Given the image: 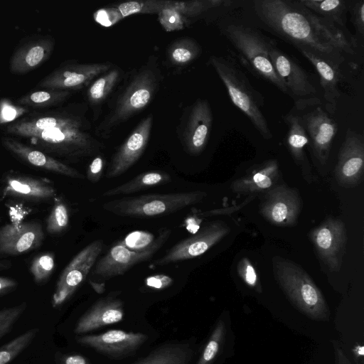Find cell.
Returning a JSON list of instances; mask_svg holds the SVG:
<instances>
[{"instance_id": "obj_1", "label": "cell", "mask_w": 364, "mask_h": 364, "mask_svg": "<svg viewBox=\"0 0 364 364\" xmlns=\"http://www.w3.org/2000/svg\"><path fill=\"white\" fill-rule=\"evenodd\" d=\"M6 132L28 139L44 151L75 163L96 156L105 148L92 134L83 113L60 112L24 119L8 126Z\"/></svg>"}, {"instance_id": "obj_2", "label": "cell", "mask_w": 364, "mask_h": 364, "mask_svg": "<svg viewBox=\"0 0 364 364\" xmlns=\"http://www.w3.org/2000/svg\"><path fill=\"white\" fill-rule=\"evenodd\" d=\"M253 4L258 18L296 48H308L337 68L343 62L342 52L317 36L297 0H255Z\"/></svg>"}, {"instance_id": "obj_3", "label": "cell", "mask_w": 364, "mask_h": 364, "mask_svg": "<svg viewBox=\"0 0 364 364\" xmlns=\"http://www.w3.org/2000/svg\"><path fill=\"white\" fill-rule=\"evenodd\" d=\"M274 277L289 301L305 316L328 321L330 311L318 287L294 262L280 257L272 259Z\"/></svg>"}, {"instance_id": "obj_4", "label": "cell", "mask_w": 364, "mask_h": 364, "mask_svg": "<svg viewBox=\"0 0 364 364\" xmlns=\"http://www.w3.org/2000/svg\"><path fill=\"white\" fill-rule=\"evenodd\" d=\"M160 78L155 63L149 62L140 68L129 79L110 112L96 128L95 134L108 136L115 127L146 107L159 85Z\"/></svg>"}, {"instance_id": "obj_5", "label": "cell", "mask_w": 364, "mask_h": 364, "mask_svg": "<svg viewBox=\"0 0 364 364\" xmlns=\"http://www.w3.org/2000/svg\"><path fill=\"white\" fill-rule=\"evenodd\" d=\"M206 196L202 191L144 194L109 200L102 208L121 217L149 218L173 214L200 203Z\"/></svg>"}, {"instance_id": "obj_6", "label": "cell", "mask_w": 364, "mask_h": 364, "mask_svg": "<svg viewBox=\"0 0 364 364\" xmlns=\"http://www.w3.org/2000/svg\"><path fill=\"white\" fill-rule=\"evenodd\" d=\"M209 63L225 85L232 103L247 117L263 138L271 139L272 134L260 109L261 97L235 60L229 56L212 55Z\"/></svg>"}, {"instance_id": "obj_7", "label": "cell", "mask_w": 364, "mask_h": 364, "mask_svg": "<svg viewBox=\"0 0 364 364\" xmlns=\"http://www.w3.org/2000/svg\"><path fill=\"white\" fill-rule=\"evenodd\" d=\"M224 33L252 72L289 95L269 58V50L272 40L264 37L258 31L242 25H228Z\"/></svg>"}, {"instance_id": "obj_8", "label": "cell", "mask_w": 364, "mask_h": 364, "mask_svg": "<svg viewBox=\"0 0 364 364\" xmlns=\"http://www.w3.org/2000/svg\"><path fill=\"white\" fill-rule=\"evenodd\" d=\"M171 232L170 228H161L153 243L142 250H133L119 242H117L97 259L93 269L94 274L102 279H109L124 274L138 264L150 260L165 245Z\"/></svg>"}, {"instance_id": "obj_9", "label": "cell", "mask_w": 364, "mask_h": 364, "mask_svg": "<svg viewBox=\"0 0 364 364\" xmlns=\"http://www.w3.org/2000/svg\"><path fill=\"white\" fill-rule=\"evenodd\" d=\"M269 55L280 80L287 87L289 96L294 101L296 109L304 110L318 105L316 90L305 70L290 56L278 48L272 41Z\"/></svg>"}, {"instance_id": "obj_10", "label": "cell", "mask_w": 364, "mask_h": 364, "mask_svg": "<svg viewBox=\"0 0 364 364\" xmlns=\"http://www.w3.org/2000/svg\"><path fill=\"white\" fill-rule=\"evenodd\" d=\"M103 240H96L81 250L60 274L53 294L51 304L58 308L65 303L83 283L97 261Z\"/></svg>"}, {"instance_id": "obj_11", "label": "cell", "mask_w": 364, "mask_h": 364, "mask_svg": "<svg viewBox=\"0 0 364 364\" xmlns=\"http://www.w3.org/2000/svg\"><path fill=\"white\" fill-rule=\"evenodd\" d=\"M230 231V228L225 223L211 222L193 235L174 245L162 257L153 261L150 267L165 266L197 257L220 241Z\"/></svg>"}, {"instance_id": "obj_12", "label": "cell", "mask_w": 364, "mask_h": 364, "mask_svg": "<svg viewBox=\"0 0 364 364\" xmlns=\"http://www.w3.org/2000/svg\"><path fill=\"white\" fill-rule=\"evenodd\" d=\"M301 207L302 202L298 191L281 185L266 193L260 204L259 212L271 224L289 227L296 223Z\"/></svg>"}, {"instance_id": "obj_13", "label": "cell", "mask_w": 364, "mask_h": 364, "mask_svg": "<svg viewBox=\"0 0 364 364\" xmlns=\"http://www.w3.org/2000/svg\"><path fill=\"white\" fill-rule=\"evenodd\" d=\"M316 251L328 269L340 270L347 241L343 222L329 218L314 228L310 235Z\"/></svg>"}, {"instance_id": "obj_14", "label": "cell", "mask_w": 364, "mask_h": 364, "mask_svg": "<svg viewBox=\"0 0 364 364\" xmlns=\"http://www.w3.org/2000/svg\"><path fill=\"white\" fill-rule=\"evenodd\" d=\"M147 339L148 336L142 333L111 330L97 335L80 336L76 341L109 358L123 359L134 354Z\"/></svg>"}, {"instance_id": "obj_15", "label": "cell", "mask_w": 364, "mask_h": 364, "mask_svg": "<svg viewBox=\"0 0 364 364\" xmlns=\"http://www.w3.org/2000/svg\"><path fill=\"white\" fill-rule=\"evenodd\" d=\"M363 136L348 129L338 154L335 169L336 180L342 186H357L363 181Z\"/></svg>"}, {"instance_id": "obj_16", "label": "cell", "mask_w": 364, "mask_h": 364, "mask_svg": "<svg viewBox=\"0 0 364 364\" xmlns=\"http://www.w3.org/2000/svg\"><path fill=\"white\" fill-rule=\"evenodd\" d=\"M152 123L153 116L150 114L138 124L112 156L106 172L107 178L122 175L140 159L146 148Z\"/></svg>"}, {"instance_id": "obj_17", "label": "cell", "mask_w": 364, "mask_h": 364, "mask_svg": "<svg viewBox=\"0 0 364 364\" xmlns=\"http://www.w3.org/2000/svg\"><path fill=\"white\" fill-rule=\"evenodd\" d=\"M317 161L325 164L338 131L337 123L320 106L300 116Z\"/></svg>"}, {"instance_id": "obj_18", "label": "cell", "mask_w": 364, "mask_h": 364, "mask_svg": "<svg viewBox=\"0 0 364 364\" xmlns=\"http://www.w3.org/2000/svg\"><path fill=\"white\" fill-rule=\"evenodd\" d=\"M112 66L108 62L68 64L54 70L37 87L68 91L77 90L110 70Z\"/></svg>"}, {"instance_id": "obj_19", "label": "cell", "mask_w": 364, "mask_h": 364, "mask_svg": "<svg viewBox=\"0 0 364 364\" xmlns=\"http://www.w3.org/2000/svg\"><path fill=\"white\" fill-rule=\"evenodd\" d=\"M120 291L111 292L97 300L79 318L74 329L77 334L121 321L124 315V302L117 297Z\"/></svg>"}, {"instance_id": "obj_20", "label": "cell", "mask_w": 364, "mask_h": 364, "mask_svg": "<svg viewBox=\"0 0 364 364\" xmlns=\"http://www.w3.org/2000/svg\"><path fill=\"white\" fill-rule=\"evenodd\" d=\"M44 237L41 224L35 222L7 224L0 229V254H23L38 247Z\"/></svg>"}, {"instance_id": "obj_21", "label": "cell", "mask_w": 364, "mask_h": 364, "mask_svg": "<svg viewBox=\"0 0 364 364\" xmlns=\"http://www.w3.org/2000/svg\"><path fill=\"white\" fill-rule=\"evenodd\" d=\"M213 115L206 100L198 99L192 106L183 134L186 150L192 155L205 149L212 127Z\"/></svg>"}, {"instance_id": "obj_22", "label": "cell", "mask_w": 364, "mask_h": 364, "mask_svg": "<svg viewBox=\"0 0 364 364\" xmlns=\"http://www.w3.org/2000/svg\"><path fill=\"white\" fill-rule=\"evenodd\" d=\"M2 142L9 151L33 166L73 178L84 179L85 177L77 169L13 138L4 137Z\"/></svg>"}, {"instance_id": "obj_23", "label": "cell", "mask_w": 364, "mask_h": 364, "mask_svg": "<svg viewBox=\"0 0 364 364\" xmlns=\"http://www.w3.org/2000/svg\"><path fill=\"white\" fill-rule=\"evenodd\" d=\"M296 48L309 60L317 71L326 101V109L329 113L333 114L336 109L338 99L341 96L338 89V68L308 48L303 47Z\"/></svg>"}, {"instance_id": "obj_24", "label": "cell", "mask_w": 364, "mask_h": 364, "mask_svg": "<svg viewBox=\"0 0 364 364\" xmlns=\"http://www.w3.org/2000/svg\"><path fill=\"white\" fill-rule=\"evenodd\" d=\"M3 194L41 201L55 198L57 193L55 188L44 180L25 176H11L6 179Z\"/></svg>"}, {"instance_id": "obj_25", "label": "cell", "mask_w": 364, "mask_h": 364, "mask_svg": "<svg viewBox=\"0 0 364 364\" xmlns=\"http://www.w3.org/2000/svg\"><path fill=\"white\" fill-rule=\"evenodd\" d=\"M297 1L321 41L342 53H355L356 41L353 38L347 36L341 27L332 21L316 15Z\"/></svg>"}, {"instance_id": "obj_26", "label": "cell", "mask_w": 364, "mask_h": 364, "mask_svg": "<svg viewBox=\"0 0 364 364\" xmlns=\"http://www.w3.org/2000/svg\"><path fill=\"white\" fill-rule=\"evenodd\" d=\"M54 46L51 39H39L21 47L12 56L10 70L23 74L37 68L50 55Z\"/></svg>"}, {"instance_id": "obj_27", "label": "cell", "mask_w": 364, "mask_h": 364, "mask_svg": "<svg viewBox=\"0 0 364 364\" xmlns=\"http://www.w3.org/2000/svg\"><path fill=\"white\" fill-rule=\"evenodd\" d=\"M279 176L277 161L269 160L257 166L245 177L234 181L231 186L235 193H253L269 191Z\"/></svg>"}, {"instance_id": "obj_28", "label": "cell", "mask_w": 364, "mask_h": 364, "mask_svg": "<svg viewBox=\"0 0 364 364\" xmlns=\"http://www.w3.org/2000/svg\"><path fill=\"white\" fill-rule=\"evenodd\" d=\"M194 353L190 343L171 342L155 348L146 357L132 364H191Z\"/></svg>"}, {"instance_id": "obj_29", "label": "cell", "mask_w": 364, "mask_h": 364, "mask_svg": "<svg viewBox=\"0 0 364 364\" xmlns=\"http://www.w3.org/2000/svg\"><path fill=\"white\" fill-rule=\"evenodd\" d=\"M171 181V177L166 171L158 170L146 171L138 174L124 183L105 191L102 194V197L129 195Z\"/></svg>"}, {"instance_id": "obj_30", "label": "cell", "mask_w": 364, "mask_h": 364, "mask_svg": "<svg viewBox=\"0 0 364 364\" xmlns=\"http://www.w3.org/2000/svg\"><path fill=\"white\" fill-rule=\"evenodd\" d=\"M288 127L286 144L295 162L302 166L305 160L304 148L309 143L300 116L289 113L284 117Z\"/></svg>"}, {"instance_id": "obj_31", "label": "cell", "mask_w": 364, "mask_h": 364, "mask_svg": "<svg viewBox=\"0 0 364 364\" xmlns=\"http://www.w3.org/2000/svg\"><path fill=\"white\" fill-rule=\"evenodd\" d=\"M316 15L332 21L341 27L346 26L348 3L343 0H298Z\"/></svg>"}, {"instance_id": "obj_32", "label": "cell", "mask_w": 364, "mask_h": 364, "mask_svg": "<svg viewBox=\"0 0 364 364\" xmlns=\"http://www.w3.org/2000/svg\"><path fill=\"white\" fill-rule=\"evenodd\" d=\"M200 51V47L196 41L190 38H183L171 43L166 53L171 64L181 66L194 60Z\"/></svg>"}, {"instance_id": "obj_33", "label": "cell", "mask_w": 364, "mask_h": 364, "mask_svg": "<svg viewBox=\"0 0 364 364\" xmlns=\"http://www.w3.org/2000/svg\"><path fill=\"white\" fill-rule=\"evenodd\" d=\"M233 3L230 0L165 1L166 6L176 9L188 19L198 17L212 9L228 7Z\"/></svg>"}, {"instance_id": "obj_34", "label": "cell", "mask_w": 364, "mask_h": 364, "mask_svg": "<svg viewBox=\"0 0 364 364\" xmlns=\"http://www.w3.org/2000/svg\"><path fill=\"white\" fill-rule=\"evenodd\" d=\"M119 77V69L115 68L102 74L95 80L87 91L90 104L98 105L102 103L118 82Z\"/></svg>"}, {"instance_id": "obj_35", "label": "cell", "mask_w": 364, "mask_h": 364, "mask_svg": "<svg viewBox=\"0 0 364 364\" xmlns=\"http://www.w3.org/2000/svg\"><path fill=\"white\" fill-rule=\"evenodd\" d=\"M39 332L33 328L21 333L0 347V364H9L33 342Z\"/></svg>"}, {"instance_id": "obj_36", "label": "cell", "mask_w": 364, "mask_h": 364, "mask_svg": "<svg viewBox=\"0 0 364 364\" xmlns=\"http://www.w3.org/2000/svg\"><path fill=\"white\" fill-rule=\"evenodd\" d=\"M70 95V92L48 89L29 93L18 100V103L30 107H46L63 102Z\"/></svg>"}, {"instance_id": "obj_37", "label": "cell", "mask_w": 364, "mask_h": 364, "mask_svg": "<svg viewBox=\"0 0 364 364\" xmlns=\"http://www.w3.org/2000/svg\"><path fill=\"white\" fill-rule=\"evenodd\" d=\"M226 332L225 321L220 319L196 364H213L224 344Z\"/></svg>"}, {"instance_id": "obj_38", "label": "cell", "mask_w": 364, "mask_h": 364, "mask_svg": "<svg viewBox=\"0 0 364 364\" xmlns=\"http://www.w3.org/2000/svg\"><path fill=\"white\" fill-rule=\"evenodd\" d=\"M164 4V0H139L123 2L116 7L124 18L137 14H158Z\"/></svg>"}, {"instance_id": "obj_39", "label": "cell", "mask_w": 364, "mask_h": 364, "mask_svg": "<svg viewBox=\"0 0 364 364\" xmlns=\"http://www.w3.org/2000/svg\"><path fill=\"white\" fill-rule=\"evenodd\" d=\"M69 211L66 204L56 200L47 218L46 230L50 234H58L64 231L69 224Z\"/></svg>"}, {"instance_id": "obj_40", "label": "cell", "mask_w": 364, "mask_h": 364, "mask_svg": "<svg viewBox=\"0 0 364 364\" xmlns=\"http://www.w3.org/2000/svg\"><path fill=\"white\" fill-rule=\"evenodd\" d=\"M55 267V259L53 253H45L33 259L30 272L34 281L41 284L45 282L52 274Z\"/></svg>"}, {"instance_id": "obj_41", "label": "cell", "mask_w": 364, "mask_h": 364, "mask_svg": "<svg viewBox=\"0 0 364 364\" xmlns=\"http://www.w3.org/2000/svg\"><path fill=\"white\" fill-rule=\"evenodd\" d=\"M157 15L161 26L167 32L182 30L190 22L188 18L178 11L165 4L164 8Z\"/></svg>"}, {"instance_id": "obj_42", "label": "cell", "mask_w": 364, "mask_h": 364, "mask_svg": "<svg viewBox=\"0 0 364 364\" xmlns=\"http://www.w3.org/2000/svg\"><path fill=\"white\" fill-rule=\"evenodd\" d=\"M27 304L23 302L18 305L0 310V339L9 333L15 323L25 311Z\"/></svg>"}, {"instance_id": "obj_43", "label": "cell", "mask_w": 364, "mask_h": 364, "mask_svg": "<svg viewBox=\"0 0 364 364\" xmlns=\"http://www.w3.org/2000/svg\"><path fill=\"white\" fill-rule=\"evenodd\" d=\"M154 235L145 231H134L127 235L122 241L124 246L133 250H142L147 248L154 241Z\"/></svg>"}, {"instance_id": "obj_44", "label": "cell", "mask_w": 364, "mask_h": 364, "mask_svg": "<svg viewBox=\"0 0 364 364\" xmlns=\"http://www.w3.org/2000/svg\"><path fill=\"white\" fill-rule=\"evenodd\" d=\"M237 272L244 282L260 293L262 287L256 271L247 258H242L237 264Z\"/></svg>"}, {"instance_id": "obj_45", "label": "cell", "mask_w": 364, "mask_h": 364, "mask_svg": "<svg viewBox=\"0 0 364 364\" xmlns=\"http://www.w3.org/2000/svg\"><path fill=\"white\" fill-rule=\"evenodd\" d=\"M95 21L105 27H109L123 18L120 11L116 6L105 7L94 13Z\"/></svg>"}, {"instance_id": "obj_46", "label": "cell", "mask_w": 364, "mask_h": 364, "mask_svg": "<svg viewBox=\"0 0 364 364\" xmlns=\"http://www.w3.org/2000/svg\"><path fill=\"white\" fill-rule=\"evenodd\" d=\"M352 23L357 34L363 36L364 33V1L359 0L348 4Z\"/></svg>"}, {"instance_id": "obj_47", "label": "cell", "mask_w": 364, "mask_h": 364, "mask_svg": "<svg viewBox=\"0 0 364 364\" xmlns=\"http://www.w3.org/2000/svg\"><path fill=\"white\" fill-rule=\"evenodd\" d=\"M26 109L23 107H16L7 101L0 104V124H4L16 119L22 115Z\"/></svg>"}, {"instance_id": "obj_48", "label": "cell", "mask_w": 364, "mask_h": 364, "mask_svg": "<svg viewBox=\"0 0 364 364\" xmlns=\"http://www.w3.org/2000/svg\"><path fill=\"white\" fill-rule=\"evenodd\" d=\"M105 161L100 155H97L90 163L87 169V178L92 183H97L103 173Z\"/></svg>"}, {"instance_id": "obj_49", "label": "cell", "mask_w": 364, "mask_h": 364, "mask_svg": "<svg viewBox=\"0 0 364 364\" xmlns=\"http://www.w3.org/2000/svg\"><path fill=\"white\" fill-rule=\"evenodd\" d=\"M173 280L166 274H155L146 278L144 283L151 289L161 290L171 285Z\"/></svg>"}, {"instance_id": "obj_50", "label": "cell", "mask_w": 364, "mask_h": 364, "mask_svg": "<svg viewBox=\"0 0 364 364\" xmlns=\"http://www.w3.org/2000/svg\"><path fill=\"white\" fill-rule=\"evenodd\" d=\"M55 361L56 364H91L87 358L78 354L63 355Z\"/></svg>"}, {"instance_id": "obj_51", "label": "cell", "mask_w": 364, "mask_h": 364, "mask_svg": "<svg viewBox=\"0 0 364 364\" xmlns=\"http://www.w3.org/2000/svg\"><path fill=\"white\" fill-rule=\"evenodd\" d=\"M334 354V364H351L341 344L337 341H332Z\"/></svg>"}, {"instance_id": "obj_52", "label": "cell", "mask_w": 364, "mask_h": 364, "mask_svg": "<svg viewBox=\"0 0 364 364\" xmlns=\"http://www.w3.org/2000/svg\"><path fill=\"white\" fill-rule=\"evenodd\" d=\"M17 283L14 279L0 277V295L15 288Z\"/></svg>"}, {"instance_id": "obj_53", "label": "cell", "mask_w": 364, "mask_h": 364, "mask_svg": "<svg viewBox=\"0 0 364 364\" xmlns=\"http://www.w3.org/2000/svg\"><path fill=\"white\" fill-rule=\"evenodd\" d=\"M89 283L91 285V287L93 288V289L97 294H102L105 290V282H102V283L95 282V281L89 279Z\"/></svg>"}]
</instances>
